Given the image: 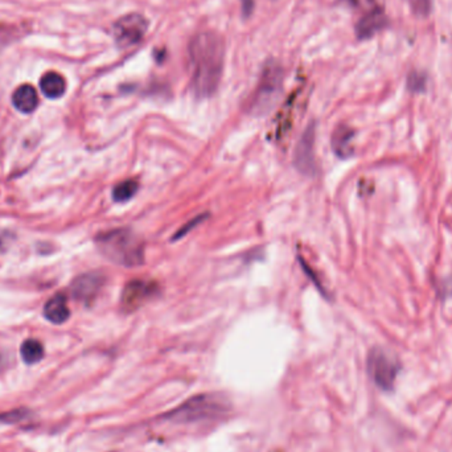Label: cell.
Masks as SVG:
<instances>
[{
  "instance_id": "13",
  "label": "cell",
  "mask_w": 452,
  "mask_h": 452,
  "mask_svg": "<svg viewBox=\"0 0 452 452\" xmlns=\"http://www.w3.org/2000/svg\"><path fill=\"white\" fill-rule=\"evenodd\" d=\"M13 106L24 114H29L36 110L38 106V96L35 87L31 85L19 86L13 96Z\"/></svg>"
},
{
  "instance_id": "20",
  "label": "cell",
  "mask_w": 452,
  "mask_h": 452,
  "mask_svg": "<svg viewBox=\"0 0 452 452\" xmlns=\"http://www.w3.org/2000/svg\"><path fill=\"white\" fill-rule=\"evenodd\" d=\"M205 219H207V214H200V216H197V217H195L194 220H191L188 224H185L183 228L175 234V237H173L172 240H175V241H176V240L183 238L184 235H185L187 233L191 232L194 228H196V225H198L201 221H204Z\"/></svg>"
},
{
  "instance_id": "21",
  "label": "cell",
  "mask_w": 452,
  "mask_h": 452,
  "mask_svg": "<svg viewBox=\"0 0 452 452\" xmlns=\"http://www.w3.org/2000/svg\"><path fill=\"white\" fill-rule=\"evenodd\" d=\"M241 1H242V11H244L245 16H249L250 13H253L254 0H241Z\"/></svg>"
},
{
  "instance_id": "3",
  "label": "cell",
  "mask_w": 452,
  "mask_h": 452,
  "mask_svg": "<svg viewBox=\"0 0 452 452\" xmlns=\"http://www.w3.org/2000/svg\"><path fill=\"white\" fill-rule=\"evenodd\" d=\"M229 409L226 398L220 394H200L189 398L163 416V419L175 423H191L196 421L213 419L224 416Z\"/></svg>"
},
{
  "instance_id": "9",
  "label": "cell",
  "mask_w": 452,
  "mask_h": 452,
  "mask_svg": "<svg viewBox=\"0 0 452 452\" xmlns=\"http://www.w3.org/2000/svg\"><path fill=\"white\" fill-rule=\"evenodd\" d=\"M105 283V278L98 272H89L80 275L72 283V293L80 302H92L96 299L99 290Z\"/></svg>"
},
{
  "instance_id": "10",
  "label": "cell",
  "mask_w": 452,
  "mask_h": 452,
  "mask_svg": "<svg viewBox=\"0 0 452 452\" xmlns=\"http://www.w3.org/2000/svg\"><path fill=\"white\" fill-rule=\"evenodd\" d=\"M386 16L381 8L373 7L367 11L356 25V35L361 40H365L369 37L376 35L386 25Z\"/></svg>"
},
{
  "instance_id": "14",
  "label": "cell",
  "mask_w": 452,
  "mask_h": 452,
  "mask_svg": "<svg viewBox=\"0 0 452 452\" xmlns=\"http://www.w3.org/2000/svg\"><path fill=\"white\" fill-rule=\"evenodd\" d=\"M40 89L45 97L56 99L64 96L66 90V82L61 74L57 72H48L41 77Z\"/></svg>"
},
{
  "instance_id": "12",
  "label": "cell",
  "mask_w": 452,
  "mask_h": 452,
  "mask_svg": "<svg viewBox=\"0 0 452 452\" xmlns=\"http://www.w3.org/2000/svg\"><path fill=\"white\" fill-rule=\"evenodd\" d=\"M44 315L50 323H54V324L65 323L71 316L66 296L64 293H56L54 296H52L44 307Z\"/></svg>"
},
{
  "instance_id": "16",
  "label": "cell",
  "mask_w": 452,
  "mask_h": 452,
  "mask_svg": "<svg viewBox=\"0 0 452 452\" xmlns=\"http://www.w3.org/2000/svg\"><path fill=\"white\" fill-rule=\"evenodd\" d=\"M138 189H139V185L135 180H126L114 187L112 198L117 203H126L134 197Z\"/></svg>"
},
{
  "instance_id": "15",
  "label": "cell",
  "mask_w": 452,
  "mask_h": 452,
  "mask_svg": "<svg viewBox=\"0 0 452 452\" xmlns=\"http://www.w3.org/2000/svg\"><path fill=\"white\" fill-rule=\"evenodd\" d=\"M20 353H22V358L25 364H29V365L36 364L38 361H41L44 357V347L38 340L28 339L23 342V345L20 348Z\"/></svg>"
},
{
  "instance_id": "7",
  "label": "cell",
  "mask_w": 452,
  "mask_h": 452,
  "mask_svg": "<svg viewBox=\"0 0 452 452\" xmlns=\"http://www.w3.org/2000/svg\"><path fill=\"white\" fill-rule=\"evenodd\" d=\"M293 164L296 170L311 176L316 172V159H315V124L311 123L303 135L300 136L295 154H293Z\"/></svg>"
},
{
  "instance_id": "8",
  "label": "cell",
  "mask_w": 452,
  "mask_h": 452,
  "mask_svg": "<svg viewBox=\"0 0 452 452\" xmlns=\"http://www.w3.org/2000/svg\"><path fill=\"white\" fill-rule=\"evenodd\" d=\"M158 293H159V287L156 283L143 281V279H134L124 286L122 296H121V305L124 311L133 312L139 307L143 306L148 300H151Z\"/></svg>"
},
{
  "instance_id": "4",
  "label": "cell",
  "mask_w": 452,
  "mask_h": 452,
  "mask_svg": "<svg viewBox=\"0 0 452 452\" xmlns=\"http://www.w3.org/2000/svg\"><path fill=\"white\" fill-rule=\"evenodd\" d=\"M282 87L283 69L281 64L275 60H269L261 73L257 89L250 99L249 111L254 115H263L271 110L281 96Z\"/></svg>"
},
{
  "instance_id": "2",
  "label": "cell",
  "mask_w": 452,
  "mask_h": 452,
  "mask_svg": "<svg viewBox=\"0 0 452 452\" xmlns=\"http://www.w3.org/2000/svg\"><path fill=\"white\" fill-rule=\"evenodd\" d=\"M99 251L123 268L140 266L145 262V244L130 229H114L97 237Z\"/></svg>"
},
{
  "instance_id": "18",
  "label": "cell",
  "mask_w": 452,
  "mask_h": 452,
  "mask_svg": "<svg viewBox=\"0 0 452 452\" xmlns=\"http://www.w3.org/2000/svg\"><path fill=\"white\" fill-rule=\"evenodd\" d=\"M407 87L413 93H421L426 87V77L422 73L413 72L407 78Z\"/></svg>"
},
{
  "instance_id": "1",
  "label": "cell",
  "mask_w": 452,
  "mask_h": 452,
  "mask_svg": "<svg viewBox=\"0 0 452 452\" xmlns=\"http://www.w3.org/2000/svg\"><path fill=\"white\" fill-rule=\"evenodd\" d=\"M191 87L196 97L213 96L220 85L225 61V43L217 32L204 31L188 45Z\"/></svg>"
},
{
  "instance_id": "11",
  "label": "cell",
  "mask_w": 452,
  "mask_h": 452,
  "mask_svg": "<svg viewBox=\"0 0 452 452\" xmlns=\"http://www.w3.org/2000/svg\"><path fill=\"white\" fill-rule=\"evenodd\" d=\"M353 138H355V131L351 127L345 124L339 126L332 135L330 143H332L333 152L342 159L351 158L353 155V145H352Z\"/></svg>"
},
{
  "instance_id": "17",
  "label": "cell",
  "mask_w": 452,
  "mask_h": 452,
  "mask_svg": "<svg viewBox=\"0 0 452 452\" xmlns=\"http://www.w3.org/2000/svg\"><path fill=\"white\" fill-rule=\"evenodd\" d=\"M31 410L28 409H15L0 414V425H15L31 416Z\"/></svg>"
},
{
  "instance_id": "6",
  "label": "cell",
  "mask_w": 452,
  "mask_h": 452,
  "mask_svg": "<svg viewBox=\"0 0 452 452\" xmlns=\"http://www.w3.org/2000/svg\"><path fill=\"white\" fill-rule=\"evenodd\" d=\"M148 20L140 13H127L112 25V35L121 48L136 45L146 36Z\"/></svg>"
},
{
  "instance_id": "5",
  "label": "cell",
  "mask_w": 452,
  "mask_h": 452,
  "mask_svg": "<svg viewBox=\"0 0 452 452\" xmlns=\"http://www.w3.org/2000/svg\"><path fill=\"white\" fill-rule=\"evenodd\" d=\"M401 365L397 358L381 348H373L367 355V372L379 389L391 391L400 374Z\"/></svg>"
},
{
  "instance_id": "19",
  "label": "cell",
  "mask_w": 452,
  "mask_h": 452,
  "mask_svg": "<svg viewBox=\"0 0 452 452\" xmlns=\"http://www.w3.org/2000/svg\"><path fill=\"white\" fill-rule=\"evenodd\" d=\"M413 11L419 16H426L431 10V0H407Z\"/></svg>"
}]
</instances>
